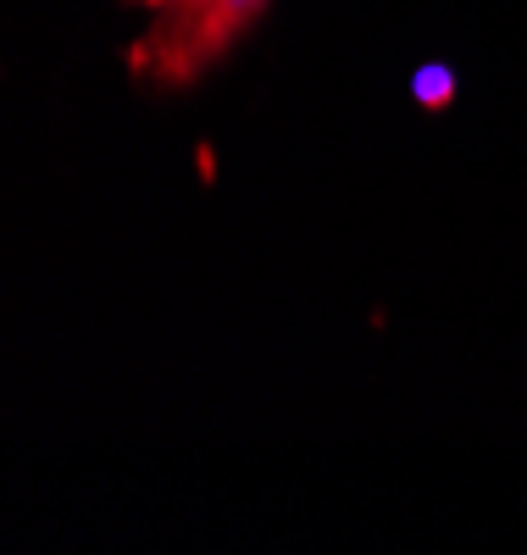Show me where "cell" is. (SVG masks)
Returning <instances> with one entry per match:
<instances>
[{
    "label": "cell",
    "mask_w": 527,
    "mask_h": 555,
    "mask_svg": "<svg viewBox=\"0 0 527 555\" xmlns=\"http://www.w3.org/2000/svg\"><path fill=\"white\" fill-rule=\"evenodd\" d=\"M206 7H233V0H206Z\"/></svg>",
    "instance_id": "1"
}]
</instances>
